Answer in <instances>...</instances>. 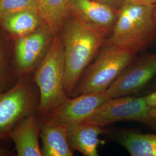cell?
I'll return each instance as SVG.
<instances>
[{
    "instance_id": "1",
    "label": "cell",
    "mask_w": 156,
    "mask_h": 156,
    "mask_svg": "<svg viewBox=\"0 0 156 156\" xmlns=\"http://www.w3.org/2000/svg\"><path fill=\"white\" fill-rule=\"evenodd\" d=\"M65 56L64 87L71 97L84 70L105 43L106 37L70 15L58 34Z\"/></svg>"
},
{
    "instance_id": "2",
    "label": "cell",
    "mask_w": 156,
    "mask_h": 156,
    "mask_svg": "<svg viewBox=\"0 0 156 156\" xmlns=\"http://www.w3.org/2000/svg\"><path fill=\"white\" fill-rule=\"evenodd\" d=\"M154 6L125 1L105 45H117L137 53L148 47L156 38Z\"/></svg>"
},
{
    "instance_id": "3",
    "label": "cell",
    "mask_w": 156,
    "mask_h": 156,
    "mask_svg": "<svg viewBox=\"0 0 156 156\" xmlns=\"http://www.w3.org/2000/svg\"><path fill=\"white\" fill-rule=\"evenodd\" d=\"M65 56L62 38L57 34L33 80L39 93L38 112L43 118L68 97L64 87Z\"/></svg>"
},
{
    "instance_id": "4",
    "label": "cell",
    "mask_w": 156,
    "mask_h": 156,
    "mask_svg": "<svg viewBox=\"0 0 156 156\" xmlns=\"http://www.w3.org/2000/svg\"><path fill=\"white\" fill-rule=\"evenodd\" d=\"M137 54L117 45H105L94 62L84 70L71 97L106 90L136 58Z\"/></svg>"
},
{
    "instance_id": "5",
    "label": "cell",
    "mask_w": 156,
    "mask_h": 156,
    "mask_svg": "<svg viewBox=\"0 0 156 156\" xmlns=\"http://www.w3.org/2000/svg\"><path fill=\"white\" fill-rule=\"evenodd\" d=\"M39 93L31 78H18L11 88L0 94V142L8 138L23 119L38 111Z\"/></svg>"
},
{
    "instance_id": "6",
    "label": "cell",
    "mask_w": 156,
    "mask_h": 156,
    "mask_svg": "<svg viewBox=\"0 0 156 156\" xmlns=\"http://www.w3.org/2000/svg\"><path fill=\"white\" fill-rule=\"evenodd\" d=\"M144 97L122 96L105 101L83 122L102 127L122 121L140 122L156 131V117Z\"/></svg>"
},
{
    "instance_id": "7",
    "label": "cell",
    "mask_w": 156,
    "mask_h": 156,
    "mask_svg": "<svg viewBox=\"0 0 156 156\" xmlns=\"http://www.w3.org/2000/svg\"><path fill=\"white\" fill-rule=\"evenodd\" d=\"M55 35L44 24L33 33L13 41V59L18 78H31L44 59Z\"/></svg>"
},
{
    "instance_id": "8",
    "label": "cell",
    "mask_w": 156,
    "mask_h": 156,
    "mask_svg": "<svg viewBox=\"0 0 156 156\" xmlns=\"http://www.w3.org/2000/svg\"><path fill=\"white\" fill-rule=\"evenodd\" d=\"M109 98H111L106 90L68 97L60 105L43 118V122L68 128L84 121Z\"/></svg>"
},
{
    "instance_id": "9",
    "label": "cell",
    "mask_w": 156,
    "mask_h": 156,
    "mask_svg": "<svg viewBox=\"0 0 156 156\" xmlns=\"http://www.w3.org/2000/svg\"><path fill=\"white\" fill-rule=\"evenodd\" d=\"M156 75V53H145L126 67L106 90L110 98L125 96L143 88Z\"/></svg>"
},
{
    "instance_id": "10",
    "label": "cell",
    "mask_w": 156,
    "mask_h": 156,
    "mask_svg": "<svg viewBox=\"0 0 156 156\" xmlns=\"http://www.w3.org/2000/svg\"><path fill=\"white\" fill-rule=\"evenodd\" d=\"M119 11L95 0H69V14L106 38L111 34Z\"/></svg>"
},
{
    "instance_id": "11",
    "label": "cell",
    "mask_w": 156,
    "mask_h": 156,
    "mask_svg": "<svg viewBox=\"0 0 156 156\" xmlns=\"http://www.w3.org/2000/svg\"><path fill=\"white\" fill-rule=\"evenodd\" d=\"M43 124L38 111L31 113L17 124L8 136L15 144L17 156H42L39 138Z\"/></svg>"
},
{
    "instance_id": "12",
    "label": "cell",
    "mask_w": 156,
    "mask_h": 156,
    "mask_svg": "<svg viewBox=\"0 0 156 156\" xmlns=\"http://www.w3.org/2000/svg\"><path fill=\"white\" fill-rule=\"evenodd\" d=\"M104 131L103 127L86 122L68 127V144L73 151L80 152L84 156H98L99 136Z\"/></svg>"
},
{
    "instance_id": "13",
    "label": "cell",
    "mask_w": 156,
    "mask_h": 156,
    "mask_svg": "<svg viewBox=\"0 0 156 156\" xmlns=\"http://www.w3.org/2000/svg\"><path fill=\"white\" fill-rule=\"evenodd\" d=\"M44 24L37 9L16 12L0 18L1 31L12 41L33 33Z\"/></svg>"
},
{
    "instance_id": "14",
    "label": "cell",
    "mask_w": 156,
    "mask_h": 156,
    "mask_svg": "<svg viewBox=\"0 0 156 156\" xmlns=\"http://www.w3.org/2000/svg\"><path fill=\"white\" fill-rule=\"evenodd\" d=\"M66 127L44 123L40 134L42 156H72Z\"/></svg>"
},
{
    "instance_id": "15",
    "label": "cell",
    "mask_w": 156,
    "mask_h": 156,
    "mask_svg": "<svg viewBox=\"0 0 156 156\" xmlns=\"http://www.w3.org/2000/svg\"><path fill=\"white\" fill-rule=\"evenodd\" d=\"M37 10L43 22L55 35L59 33L70 15L69 0H38Z\"/></svg>"
},
{
    "instance_id": "16",
    "label": "cell",
    "mask_w": 156,
    "mask_h": 156,
    "mask_svg": "<svg viewBox=\"0 0 156 156\" xmlns=\"http://www.w3.org/2000/svg\"><path fill=\"white\" fill-rule=\"evenodd\" d=\"M119 140L132 156H156V134L132 130L122 132Z\"/></svg>"
},
{
    "instance_id": "17",
    "label": "cell",
    "mask_w": 156,
    "mask_h": 156,
    "mask_svg": "<svg viewBox=\"0 0 156 156\" xmlns=\"http://www.w3.org/2000/svg\"><path fill=\"white\" fill-rule=\"evenodd\" d=\"M17 76L13 65V41L0 33V94L16 83Z\"/></svg>"
},
{
    "instance_id": "18",
    "label": "cell",
    "mask_w": 156,
    "mask_h": 156,
    "mask_svg": "<svg viewBox=\"0 0 156 156\" xmlns=\"http://www.w3.org/2000/svg\"><path fill=\"white\" fill-rule=\"evenodd\" d=\"M38 0H0V18L16 12L37 9Z\"/></svg>"
},
{
    "instance_id": "19",
    "label": "cell",
    "mask_w": 156,
    "mask_h": 156,
    "mask_svg": "<svg viewBox=\"0 0 156 156\" xmlns=\"http://www.w3.org/2000/svg\"><path fill=\"white\" fill-rule=\"evenodd\" d=\"M101 3L105 4L111 6L115 8L116 9L119 10L125 2V0H95Z\"/></svg>"
},
{
    "instance_id": "20",
    "label": "cell",
    "mask_w": 156,
    "mask_h": 156,
    "mask_svg": "<svg viewBox=\"0 0 156 156\" xmlns=\"http://www.w3.org/2000/svg\"><path fill=\"white\" fill-rule=\"evenodd\" d=\"M145 101L149 106L153 108L156 106V91L144 97Z\"/></svg>"
},
{
    "instance_id": "21",
    "label": "cell",
    "mask_w": 156,
    "mask_h": 156,
    "mask_svg": "<svg viewBox=\"0 0 156 156\" xmlns=\"http://www.w3.org/2000/svg\"><path fill=\"white\" fill-rule=\"evenodd\" d=\"M16 152L9 150L0 143V156H16Z\"/></svg>"
},
{
    "instance_id": "22",
    "label": "cell",
    "mask_w": 156,
    "mask_h": 156,
    "mask_svg": "<svg viewBox=\"0 0 156 156\" xmlns=\"http://www.w3.org/2000/svg\"><path fill=\"white\" fill-rule=\"evenodd\" d=\"M125 1L135 2V3L150 4V5H155L156 4V0H126Z\"/></svg>"
},
{
    "instance_id": "23",
    "label": "cell",
    "mask_w": 156,
    "mask_h": 156,
    "mask_svg": "<svg viewBox=\"0 0 156 156\" xmlns=\"http://www.w3.org/2000/svg\"><path fill=\"white\" fill-rule=\"evenodd\" d=\"M151 115L154 116V117H156V107H153L151 108Z\"/></svg>"
},
{
    "instance_id": "24",
    "label": "cell",
    "mask_w": 156,
    "mask_h": 156,
    "mask_svg": "<svg viewBox=\"0 0 156 156\" xmlns=\"http://www.w3.org/2000/svg\"><path fill=\"white\" fill-rule=\"evenodd\" d=\"M153 16H154V22L156 24V4L154 6V9H153Z\"/></svg>"
},
{
    "instance_id": "25",
    "label": "cell",
    "mask_w": 156,
    "mask_h": 156,
    "mask_svg": "<svg viewBox=\"0 0 156 156\" xmlns=\"http://www.w3.org/2000/svg\"><path fill=\"white\" fill-rule=\"evenodd\" d=\"M1 27H0V33H1Z\"/></svg>"
},
{
    "instance_id": "26",
    "label": "cell",
    "mask_w": 156,
    "mask_h": 156,
    "mask_svg": "<svg viewBox=\"0 0 156 156\" xmlns=\"http://www.w3.org/2000/svg\"><path fill=\"white\" fill-rule=\"evenodd\" d=\"M125 1H126V0H125Z\"/></svg>"
}]
</instances>
